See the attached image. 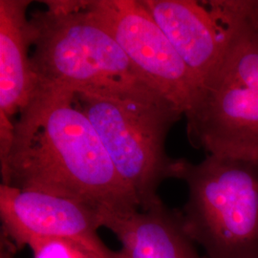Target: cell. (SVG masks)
Segmentation results:
<instances>
[{
  "label": "cell",
  "instance_id": "cell-3",
  "mask_svg": "<svg viewBox=\"0 0 258 258\" xmlns=\"http://www.w3.org/2000/svg\"><path fill=\"white\" fill-rule=\"evenodd\" d=\"M74 103L91 121L140 209L160 203L158 189L176 178L179 164L166 154V136L184 114L154 90L82 88Z\"/></svg>",
  "mask_w": 258,
  "mask_h": 258
},
{
  "label": "cell",
  "instance_id": "cell-12",
  "mask_svg": "<svg viewBox=\"0 0 258 258\" xmlns=\"http://www.w3.org/2000/svg\"><path fill=\"white\" fill-rule=\"evenodd\" d=\"M16 248L0 236V258H16Z\"/></svg>",
  "mask_w": 258,
  "mask_h": 258
},
{
  "label": "cell",
  "instance_id": "cell-1",
  "mask_svg": "<svg viewBox=\"0 0 258 258\" xmlns=\"http://www.w3.org/2000/svg\"><path fill=\"white\" fill-rule=\"evenodd\" d=\"M73 88L34 93L0 155L2 183L85 204L101 215L140 209L89 119L74 103Z\"/></svg>",
  "mask_w": 258,
  "mask_h": 258
},
{
  "label": "cell",
  "instance_id": "cell-9",
  "mask_svg": "<svg viewBox=\"0 0 258 258\" xmlns=\"http://www.w3.org/2000/svg\"><path fill=\"white\" fill-rule=\"evenodd\" d=\"M102 225L120 240L125 258H209L187 234L181 211L163 201L147 211L105 215Z\"/></svg>",
  "mask_w": 258,
  "mask_h": 258
},
{
  "label": "cell",
  "instance_id": "cell-5",
  "mask_svg": "<svg viewBox=\"0 0 258 258\" xmlns=\"http://www.w3.org/2000/svg\"><path fill=\"white\" fill-rule=\"evenodd\" d=\"M176 179L187 185L184 229L209 258H258V165L208 155L179 159Z\"/></svg>",
  "mask_w": 258,
  "mask_h": 258
},
{
  "label": "cell",
  "instance_id": "cell-4",
  "mask_svg": "<svg viewBox=\"0 0 258 258\" xmlns=\"http://www.w3.org/2000/svg\"><path fill=\"white\" fill-rule=\"evenodd\" d=\"M184 117L194 148L258 165V27L248 19L228 25L221 59Z\"/></svg>",
  "mask_w": 258,
  "mask_h": 258
},
{
  "label": "cell",
  "instance_id": "cell-2",
  "mask_svg": "<svg viewBox=\"0 0 258 258\" xmlns=\"http://www.w3.org/2000/svg\"><path fill=\"white\" fill-rule=\"evenodd\" d=\"M43 3L46 9L29 19L34 93L56 88L157 91L83 0Z\"/></svg>",
  "mask_w": 258,
  "mask_h": 258
},
{
  "label": "cell",
  "instance_id": "cell-6",
  "mask_svg": "<svg viewBox=\"0 0 258 258\" xmlns=\"http://www.w3.org/2000/svg\"><path fill=\"white\" fill-rule=\"evenodd\" d=\"M106 28L148 83L183 114L189 110L198 85L141 0H83Z\"/></svg>",
  "mask_w": 258,
  "mask_h": 258
},
{
  "label": "cell",
  "instance_id": "cell-10",
  "mask_svg": "<svg viewBox=\"0 0 258 258\" xmlns=\"http://www.w3.org/2000/svg\"><path fill=\"white\" fill-rule=\"evenodd\" d=\"M30 0H0V115L12 120L35 89L31 67Z\"/></svg>",
  "mask_w": 258,
  "mask_h": 258
},
{
  "label": "cell",
  "instance_id": "cell-7",
  "mask_svg": "<svg viewBox=\"0 0 258 258\" xmlns=\"http://www.w3.org/2000/svg\"><path fill=\"white\" fill-rule=\"evenodd\" d=\"M1 234L17 250L33 240L66 238L81 242L109 258L120 256L100 238L99 211L85 204L0 184Z\"/></svg>",
  "mask_w": 258,
  "mask_h": 258
},
{
  "label": "cell",
  "instance_id": "cell-11",
  "mask_svg": "<svg viewBox=\"0 0 258 258\" xmlns=\"http://www.w3.org/2000/svg\"><path fill=\"white\" fill-rule=\"evenodd\" d=\"M28 247L33 258H109L81 242L66 238H41L33 240ZM120 256L125 258L120 250Z\"/></svg>",
  "mask_w": 258,
  "mask_h": 258
},
{
  "label": "cell",
  "instance_id": "cell-8",
  "mask_svg": "<svg viewBox=\"0 0 258 258\" xmlns=\"http://www.w3.org/2000/svg\"><path fill=\"white\" fill-rule=\"evenodd\" d=\"M141 1L194 75L199 90L226 48L227 32L221 20L209 1Z\"/></svg>",
  "mask_w": 258,
  "mask_h": 258
}]
</instances>
